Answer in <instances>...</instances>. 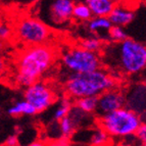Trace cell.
Returning <instances> with one entry per match:
<instances>
[{"instance_id":"obj_21","label":"cell","mask_w":146,"mask_h":146,"mask_svg":"<svg viewBox=\"0 0 146 146\" xmlns=\"http://www.w3.org/2000/svg\"><path fill=\"white\" fill-rule=\"evenodd\" d=\"M107 35L110 38V40L115 42V43H119V42L126 40L127 38H129L124 28L119 27V26H111Z\"/></svg>"},{"instance_id":"obj_2","label":"cell","mask_w":146,"mask_h":146,"mask_svg":"<svg viewBox=\"0 0 146 146\" xmlns=\"http://www.w3.org/2000/svg\"><path fill=\"white\" fill-rule=\"evenodd\" d=\"M55 58L54 50L48 45H35L25 50L19 58L15 80L22 87H28L49 70Z\"/></svg>"},{"instance_id":"obj_29","label":"cell","mask_w":146,"mask_h":146,"mask_svg":"<svg viewBox=\"0 0 146 146\" xmlns=\"http://www.w3.org/2000/svg\"><path fill=\"white\" fill-rule=\"evenodd\" d=\"M90 1H92V0H85V2L88 3V2H90Z\"/></svg>"},{"instance_id":"obj_12","label":"cell","mask_w":146,"mask_h":146,"mask_svg":"<svg viewBox=\"0 0 146 146\" xmlns=\"http://www.w3.org/2000/svg\"><path fill=\"white\" fill-rule=\"evenodd\" d=\"M87 4L93 17H108L117 5V0H92Z\"/></svg>"},{"instance_id":"obj_17","label":"cell","mask_w":146,"mask_h":146,"mask_svg":"<svg viewBox=\"0 0 146 146\" xmlns=\"http://www.w3.org/2000/svg\"><path fill=\"white\" fill-rule=\"evenodd\" d=\"M89 139H90L89 142L92 146H106L110 141V135L105 131H103L101 128H99L92 132Z\"/></svg>"},{"instance_id":"obj_8","label":"cell","mask_w":146,"mask_h":146,"mask_svg":"<svg viewBox=\"0 0 146 146\" xmlns=\"http://www.w3.org/2000/svg\"><path fill=\"white\" fill-rule=\"evenodd\" d=\"M24 98L34 107L37 112H42L53 104L55 95L48 85L43 82H35L26 87Z\"/></svg>"},{"instance_id":"obj_6","label":"cell","mask_w":146,"mask_h":146,"mask_svg":"<svg viewBox=\"0 0 146 146\" xmlns=\"http://www.w3.org/2000/svg\"><path fill=\"white\" fill-rule=\"evenodd\" d=\"M15 34L22 42L35 46L46 43L51 32L42 21L35 17H25L17 23Z\"/></svg>"},{"instance_id":"obj_28","label":"cell","mask_w":146,"mask_h":146,"mask_svg":"<svg viewBox=\"0 0 146 146\" xmlns=\"http://www.w3.org/2000/svg\"><path fill=\"white\" fill-rule=\"evenodd\" d=\"M3 47V44H2V41H0V49H2Z\"/></svg>"},{"instance_id":"obj_30","label":"cell","mask_w":146,"mask_h":146,"mask_svg":"<svg viewBox=\"0 0 146 146\" xmlns=\"http://www.w3.org/2000/svg\"><path fill=\"white\" fill-rule=\"evenodd\" d=\"M0 19H1V17H0Z\"/></svg>"},{"instance_id":"obj_14","label":"cell","mask_w":146,"mask_h":146,"mask_svg":"<svg viewBox=\"0 0 146 146\" xmlns=\"http://www.w3.org/2000/svg\"><path fill=\"white\" fill-rule=\"evenodd\" d=\"M7 112L10 115H13V117H19V115H35L37 113L36 110L26 100L17 101V103H15L12 106H10L8 108Z\"/></svg>"},{"instance_id":"obj_10","label":"cell","mask_w":146,"mask_h":146,"mask_svg":"<svg viewBox=\"0 0 146 146\" xmlns=\"http://www.w3.org/2000/svg\"><path fill=\"white\" fill-rule=\"evenodd\" d=\"M125 107L133 110L141 117L145 113V85H136L125 96Z\"/></svg>"},{"instance_id":"obj_13","label":"cell","mask_w":146,"mask_h":146,"mask_svg":"<svg viewBox=\"0 0 146 146\" xmlns=\"http://www.w3.org/2000/svg\"><path fill=\"white\" fill-rule=\"evenodd\" d=\"M111 26V23L107 17H94L88 21V29L93 34H107Z\"/></svg>"},{"instance_id":"obj_20","label":"cell","mask_w":146,"mask_h":146,"mask_svg":"<svg viewBox=\"0 0 146 146\" xmlns=\"http://www.w3.org/2000/svg\"><path fill=\"white\" fill-rule=\"evenodd\" d=\"M81 47H83L84 49L89 50V51L98 53V51L102 48V40L98 37H90L82 41Z\"/></svg>"},{"instance_id":"obj_1","label":"cell","mask_w":146,"mask_h":146,"mask_svg":"<svg viewBox=\"0 0 146 146\" xmlns=\"http://www.w3.org/2000/svg\"><path fill=\"white\" fill-rule=\"evenodd\" d=\"M105 60L110 66L125 75H136L146 68V47L143 43L127 38L105 49Z\"/></svg>"},{"instance_id":"obj_19","label":"cell","mask_w":146,"mask_h":146,"mask_svg":"<svg viewBox=\"0 0 146 146\" xmlns=\"http://www.w3.org/2000/svg\"><path fill=\"white\" fill-rule=\"evenodd\" d=\"M76 128V125L72 121V119L68 115L62 117L61 119L58 121V130L59 133L62 135L63 137H68L71 136L74 133Z\"/></svg>"},{"instance_id":"obj_7","label":"cell","mask_w":146,"mask_h":146,"mask_svg":"<svg viewBox=\"0 0 146 146\" xmlns=\"http://www.w3.org/2000/svg\"><path fill=\"white\" fill-rule=\"evenodd\" d=\"M74 2L72 0H42L40 15L44 24L59 27L72 19Z\"/></svg>"},{"instance_id":"obj_27","label":"cell","mask_w":146,"mask_h":146,"mask_svg":"<svg viewBox=\"0 0 146 146\" xmlns=\"http://www.w3.org/2000/svg\"><path fill=\"white\" fill-rule=\"evenodd\" d=\"M115 146H132V145H130V144H117V145Z\"/></svg>"},{"instance_id":"obj_3","label":"cell","mask_w":146,"mask_h":146,"mask_svg":"<svg viewBox=\"0 0 146 146\" xmlns=\"http://www.w3.org/2000/svg\"><path fill=\"white\" fill-rule=\"evenodd\" d=\"M117 81L110 74L101 68L90 73H71L66 80V92L71 98L79 99L89 96H99L113 89Z\"/></svg>"},{"instance_id":"obj_15","label":"cell","mask_w":146,"mask_h":146,"mask_svg":"<svg viewBox=\"0 0 146 146\" xmlns=\"http://www.w3.org/2000/svg\"><path fill=\"white\" fill-rule=\"evenodd\" d=\"M92 12L86 2L74 3L72 17L80 22H88L92 19Z\"/></svg>"},{"instance_id":"obj_4","label":"cell","mask_w":146,"mask_h":146,"mask_svg":"<svg viewBox=\"0 0 146 146\" xmlns=\"http://www.w3.org/2000/svg\"><path fill=\"white\" fill-rule=\"evenodd\" d=\"M142 122L138 113L124 106L101 115L99 126L110 136L124 138L133 136Z\"/></svg>"},{"instance_id":"obj_9","label":"cell","mask_w":146,"mask_h":146,"mask_svg":"<svg viewBox=\"0 0 146 146\" xmlns=\"http://www.w3.org/2000/svg\"><path fill=\"white\" fill-rule=\"evenodd\" d=\"M125 106V94L117 89H110L98 96L97 110L100 115L115 111Z\"/></svg>"},{"instance_id":"obj_5","label":"cell","mask_w":146,"mask_h":146,"mask_svg":"<svg viewBox=\"0 0 146 146\" xmlns=\"http://www.w3.org/2000/svg\"><path fill=\"white\" fill-rule=\"evenodd\" d=\"M61 61L64 68L74 74L90 73L101 66V59L97 52L89 51L81 46L68 49L61 56Z\"/></svg>"},{"instance_id":"obj_16","label":"cell","mask_w":146,"mask_h":146,"mask_svg":"<svg viewBox=\"0 0 146 146\" xmlns=\"http://www.w3.org/2000/svg\"><path fill=\"white\" fill-rule=\"evenodd\" d=\"M98 96H89V97L79 98L76 101V107L86 113H92L97 110Z\"/></svg>"},{"instance_id":"obj_26","label":"cell","mask_w":146,"mask_h":146,"mask_svg":"<svg viewBox=\"0 0 146 146\" xmlns=\"http://www.w3.org/2000/svg\"><path fill=\"white\" fill-rule=\"evenodd\" d=\"M4 66H5V64H4V61L2 60V59L0 58V73L4 70Z\"/></svg>"},{"instance_id":"obj_18","label":"cell","mask_w":146,"mask_h":146,"mask_svg":"<svg viewBox=\"0 0 146 146\" xmlns=\"http://www.w3.org/2000/svg\"><path fill=\"white\" fill-rule=\"evenodd\" d=\"M72 107L73 106H72L71 100L68 99V98H62L60 100V102H59V105L57 106L55 111H54L53 119L58 122L59 119H61L62 117H66L68 115V112H70Z\"/></svg>"},{"instance_id":"obj_23","label":"cell","mask_w":146,"mask_h":146,"mask_svg":"<svg viewBox=\"0 0 146 146\" xmlns=\"http://www.w3.org/2000/svg\"><path fill=\"white\" fill-rule=\"evenodd\" d=\"M135 136L137 137L140 143H146V124L142 122L140 126L137 128L136 132H135Z\"/></svg>"},{"instance_id":"obj_11","label":"cell","mask_w":146,"mask_h":146,"mask_svg":"<svg viewBox=\"0 0 146 146\" xmlns=\"http://www.w3.org/2000/svg\"><path fill=\"white\" fill-rule=\"evenodd\" d=\"M107 17L112 26H119L124 28L134 21L135 13L132 9L124 5H117Z\"/></svg>"},{"instance_id":"obj_22","label":"cell","mask_w":146,"mask_h":146,"mask_svg":"<svg viewBox=\"0 0 146 146\" xmlns=\"http://www.w3.org/2000/svg\"><path fill=\"white\" fill-rule=\"evenodd\" d=\"M12 34L11 28L7 24L0 23V41L7 40Z\"/></svg>"},{"instance_id":"obj_25","label":"cell","mask_w":146,"mask_h":146,"mask_svg":"<svg viewBox=\"0 0 146 146\" xmlns=\"http://www.w3.org/2000/svg\"><path fill=\"white\" fill-rule=\"evenodd\" d=\"M29 146H45V144L42 143V142H40V141H35V142H33V143L30 144Z\"/></svg>"},{"instance_id":"obj_24","label":"cell","mask_w":146,"mask_h":146,"mask_svg":"<svg viewBox=\"0 0 146 146\" xmlns=\"http://www.w3.org/2000/svg\"><path fill=\"white\" fill-rule=\"evenodd\" d=\"M5 146H19V141H17V136H10L6 140V145Z\"/></svg>"}]
</instances>
